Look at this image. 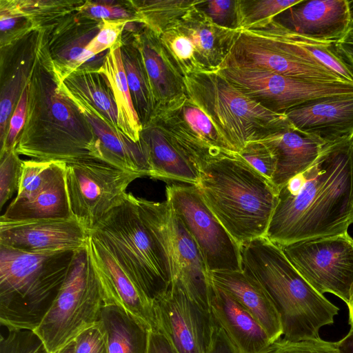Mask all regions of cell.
<instances>
[{
  "label": "cell",
  "instance_id": "obj_52",
  "mask_svg": "<svg viewBox=\"0 0 353 353\" xmlns=\"http://www.w3.org/2000/svg\"><path fill=\"white\" fill-rule=\"evenodd\" d=\"M74 341L57 353H74Z\"/></svg>",
  "mask_w": 353,
  "mask_h": 353
},
{
  "label": "cell",
  "instance_id": "obj_19",
  "mask_svg": "<svg viewBox=\"0 0 353 353\" xmlns=\"http://www.w3.org/2000/svg\"><path fill=\"white\" fill-rule=\"evenodd\" d=\"M285 114L296 130L324 145L353 139V94L314 99Z\"/></svg>",
  "mask_w": 353,
  "mask_h": 353
},
{
  "label": "cell",
  "instance_id": "obj_46",
  "mask_svg": "<svg viewBox=\"0 0 353 353\" xmlns=\"http://www.w3.org/2000/svg\"><path fill=\"white\" fill-rule=\"evenodd\" d=\"M334 50L340 60L353 73V19L345 35L334 43Z\"/></svg>",
  "mask_w": 353,
  "mask_h": 353
},
{
  "label": "cell",
  "instance_id": "obj_26",
  "mask_svg": "<svg viewBox=\"0 0 353 353\" xmlns=\"http://www.w3.org/2000/svg\"><path fill=\"white\" fill-rule=\"evenodd\" d=\"M259 141L270 150L276 159L272 183L277 189L312 165L325 146L295 129Z\"/></svg>",
  "mask_w": 353,
  "mask_h": 353
},
{
  "label": "cell",
  "instance_id": "obj_36",
  "mask_svg": "<svg viewBox=\"0 0 353 353\" xmlns=\"http://www.w3.org/2000/svg\"><path fill=\"white\" fill-rule=\"evenodd\" d=\"M0 339V353H50L32 330L10 329Z\"/></svg>",
  "mask_w": 353,
  "mask_h": 353
},
{
  "label": "cell",
  "instance_id": "obj_40",
  "mask_svg": "<svg viewBox=\"0 0 353 353\" xmlns=\"http://www.w3.org/2000/svg\"><path fill=\"white\" fill-rule=\"evenodd\" d=\"M236 1H202L199 7L216 25L235 30L236 28Z\"/></svg>",
  "mask_w": 353,
  "mask_h": 353
},
{
  "label": "cell",
  "instance_id": "obj_39",
  "mask_svg": "<svg viewBox=\"0 0 353 353\" xmlns=\"http://www.w3.org/2000/svg\"><path fill=\"white\" fill-rule=\"evenodd\" d=\"M238 154L251 167L272 182L276 169V159L262 142H249Z\"/></svg>",
  "mask_w": 353,
  "mask_h": 353
},
{
  "label": "cell",
  "instance_id": "obj_51",
  "mask_svg": "<svg viewBox=\"0 0 353 353\" xmlns=\"http://www.w3.org/2000/svg\"><path fill=\"white\" fill-rule=\"evenodd\" d=\"M347 305L349 309V323L351 328H353V287L352 288L350 299Z\"/></svg>",
  "mask_w": 353,
  "mask_h": 353
},
{
  "label": "cell",
  "instance_id": "obj_17",
  "mask_svg": "<svg viewBox=\"0 0 353 353\" xmlns=\"http://www.w3.org/2000/svg\"><path fill=\"white\" fill-rule=\"evenodd\" d=\"M88 237L74 218L0 221V245L26 252L77 251L87 246Z\"/></svg>",
  "mask_w": 353,
  "mask_h": 353
},
{
  "label": "cell",
  "instance_id": "obj_27",
  "mask_svg": "<svg viewBox=\"0 0 353 353\" xmlns=\"http://www.w3.org/2000/svg\"><path fill=\"white\" fill-rule=\"evenodd\" d=\"M65 165L41 192L30 199L16 201L0 216L2 221H21L74 218L70 208Z\"/></svg>",
  "mask_w": 353,
  "mask_h": 353
},
{
  "label": "cell",
  "instance_id": "obj_10",
  "mask_svg": "<svg viewBox=\"0 0 353 353\" xmlns=\"http://www.w3.org/2000/svg\"><path fill=\"white\" fill-rule=\"evenodd\" d=\"M165 195L209 272L242 271L240 245L208 208L195 185L171 183Z\"/></svg>",
  "mask_w": 353,
  "mask_h": 353
},
{
  "label": "cell",
  "instance_id": "obj_16",
  "mask_svg": "<svg viewBox=\"0 0 353 353\" xmlns=\"http://www.w3.org/2000/svg\"><path fill=\"white\" fill-rule=\"evenodd\" d=\"M156 330L161 332L177 353H208L214 321L177 285L152 301Z\"/></svg>",
  "mask_w": 353,
  "mask_h": 353
},
{
  "label": "cell",
  "instance_id": "obj_23",
  "mask_svg": "<svg viewBox=\"0 0 353 353\" xmlns=\"http://www.w3.org/2000/svg\"><path fill=\"white\" fill-rule=\"evenodd\" d=\"M210 281L230 294L262 325L273 343L283 336L281 317L262 287L242 271L209 272Z\"/></svg>",
  "mask_w": 353,
  "mask_h": 353
},
{
  "label": "cell",
  "instance_id": "obj_2",
  "mask_svg": "<svg viewBox=\"0 0 353 353\" xmlns=\"http://www.w3.org/2000/svg\"><path fill=\"white\" fill-rule=\"evenodd\" d=\"M242 270L265 290L281 317L283 339L320 338V329L334 323L339 307L314 289L266 236L241 245Z\"/></svg>",
  "mask_w": 353,
  "mask_h": 353
},
{
  "label": "cell",
  "instance_id": "obj_25",
  "mask_svg": "<svg viewBox=\"0 0 353 353\" xmlns=\"http://www.w3.org/2000/svg\"><path fill=\"white\" fill-rule=\"evenodd\" d=\"M148 30L140 38L139 52L157 110L181 97L186 91L184 77L162 45L158 35Z\"/></svg>",
  "mask_w": 353,
  "mask_h": 353
},
{
  "label": "cell",
  "instance_id": "obj_47",
  "mask_svg": "<svg viewBox=\"0 0 353 353\" xmlns=\"http://www.w3.org/2000/svg\"><path fill=\"white\" fill-rule=\"evenodd\" d=\"M208 353H239L223 330L214 321L212 340Z\"/></svg>",
  "mask_w": 353,
  "mask_h": 353
},
{
  "label": "cell",
  "instance_id": "obj_31",
  "mask_svg": "<svg viewBox=\"0 0 353 353\" xmlns=\"http://www.w3.org/2000/svg\"><path fill=\"white\" fill-rule=\"evenodd\" d=\"M202 0H150L137 2V18L157 35L175 24Z\"/></svg>",
  "mask_w": 353,
  "mask_h": 353
},
{
  "label": "cell",
  "instance_id": "obj_20",
  "mask_svg": "<svg viewBox=\"0 0 353 353\" xmlns=\"http://www.w3.org/2000/svg\"><path fill=\"white\" fill-rule=\"evenodd\" d=\"M274 19L305 37L334 43L345 35L352 20L348 0H302Z\"/></svg>",
  "mask_w": 353,
  "mask_h": 353
},
{
  "label": "cell",
  "instance_id": "obj_12",
  "mask_svg": "<svg viewBox=\"0 0 353 353\" xmlns=\"http://www.w3.org/2000/svg\"><path fill=\"white\" fill-rule=\"evenodd\" d=\"M319 292L332 293L347 304L353 287V239L347 232L280 246Z\"/></svg>",
  "mask_w": 353,
  "mask_h": 353
},
{
  "label": "cell",
  "instance_id": "obj_44",
  "mask_svg": "<svg viewBox=\"0 0 353 353\" xmlns=\"http://www.w3.org/2000/svg\"><path fill=\"white\" fill-rule=\"evenodd\" d=\"M21 77L16 75L6 85L2 91L1 100V113H0V138H1V147L3 146L6 133L5 129L8 119L12 110L13 103L16 99L18 93L19 88L20 85Z\"/></svg>",
  "mask_w": 353,
  "mask_h": 353
},
{
  "label": "cell",
  "instance_id": "obj_37",
  "mask_svg": "<svg viewBox=\"0 0 353 353\" xmlns=\"http://www.w3.org/2000/svg\"><path fill=\"white\" fill-rule=\"evenodd\" d=\"M127 20L104 21L103 26L90 41L77 60L74 71L77 67L88 61L93 57L114 46L116 39L124 28Z\"/></svg>",
  "mask_w": 353,
  "mask_h": 353
},
{
  "label": "cell",
  "instance_id": "obj_22",
  "mask_svg": "<svg viewBox=\"0 0 353 353\" xmlns=\"http://www.w3.org/2000/svg\"><path fill=\"white\" fill-rule=\"evenodd\" d=\"M68 99L92 126L103 162L143 176H150L148 157L141 140L134 142L90 106L77 99Z\"/></svg>",
  "mask_w": 353,
  "mask_h": 353
},
{
  "label": "cell",
  "instance_id": "obj_29",
  "mask_svg": "<svg viewBox=\"0 0 353 353\" xmlns=\"http://www.w3.org/2000/svg\"><path fill=\"white\" fill-rule=\"evenodd\" d=\"M95 71H73L61 79V91L90 106L114 128L117 126L118 112L112 92L106 81Z\"/></svg>",
  "mask_w": 353,
  "mask_h": 353
},
{
  "label": "cell",
  "instance_id": "obj_3",
  "mask_svg": "<svg viewBox=\"0 0 353 353\" xmlns=\"http://www.w3.org/2000/svg\"><path fill=\"white\" fill-rule=\"evenodd\" d=\"M195 185L208 208L239 245L266 236L278 189L238 153L203 164Z\"/></svg>",
  "mask_w": 353,
  "mask_h": 353
},
{
  "label": "cell",
  "instance_id": "obj_42",
  "mask_svg": "<svg viewBox=\"0 0 353 353\" xmlns=\"http://www.w3.org/2000/svg\"><path fill=\"white\" fill-rule=\"evenodd\" d=\"M26 103L27 90L25 89L21 94L12 115L3 145L1 148V153L16 148V139L25 121Z\"/></svg>",
  "mask_w": 353,
  "mask_h": 353
},
{
  "label": "cell",
  "instance_id": "obj_49",
  "mask_svg": "<svg viewBox=\"0 0 353 353\" xmlns=\"http://www.w3.org/2000/svg\"><path fill=\"white\" fill-rule=\"evenodd\" d=\"M147 353H177L165 336L158 330L149 334Z\"/></svg>",
  "mask_w": 353,
  "mask_h": 353
},
{
  "label": "cell",
  "instance_id": "obj_38",
  "mask_svg": "<svg viewBox=\"0 0 353 353\" xmlns=\"http://www.w3.org/2000/svg\"><path fill=\"white\" fill-rule=\"evenodd\" d=\"M265 353H339L336 342L321 338L292 341L281 338L270 345Z\"/></svg>",
  "mask_w": 353,
  "mask_h": 353
},
{
  "label": "cell",
  "instance_id": "obj_5",
  "mask_svg": "<svg viewBox=\"0 0 353 353\" xmlns=\"http://www.w3.org/2000/svg\"><path fill=\"white\" fill-rule=\"evenodd\" d=\"M88 234L112 254L150 301L170 288L168 261L148 219L143 198L125 192Z\"/></svg>",
  "mask_w": 353,
  "mask_h": 353
},
{
  "label": "cell",
  "instance_id": "obj_6",
  "mask_svg": "<svg viewBox=\"0 0 353 353\" xmlns=\"http://www.w3.org/2000/svg\"><path fill=\"white\" fill-rule=\"evenodd\" d=\"M188 95L211 118L236 152L247 143L294 129L285 114L244 94L218 72L184 77Z\"/></svg>",
  "mask_w": 353,
  "mask_h": 353
},
{
  "label": "cell",
  "instance_id": "obj_18",
  "mask_svg": "<svg viewBox=\"0 0 353 353\" xmlns=\"http://www.w3.org/2000/svg\"><path fill=\"white\" fill-rule=\"evenodd\" d=\"M88 248L101 284L105 305L117 306L150 331L156 330L152 301L137 286L112 254L90 234Z\"/></svg>",
  "mask_w": 353,
  "mask_h": 353
},
{
  "label": "cell",
  "instance_id": "obj_11",
  "mask_svg": "<svg viewBox=\"0 0 353 353\" xmlns=\"http://www.w3.org/2000/svg\"><path fill=\"white\" fill-rule=\"evenodd\" d=\"M65 183L73 217L90 231L117 205L128 185L143 176L95 161L65 163Z\"/></svg>",
  "mask_w": 353,
  "mask_h": 353
},
{
  "label": "cell",
  "instance_id": "obj_28",
  "mask_svg": "<svg viewBox=\"0 0 353 353\" xmlns=\"http://www.w3.org/2000/svg\"><path fill=\"white\" fill-rule=\"evenodd\" d=\"M103 77L116 102L119 130L134 142L141 139L143 125L134 108L119 46H113L96 70Z\"/></svg>",
  "mask_w": 353,
  "mask_h": 353
},
{
  "label": "cell",
  "instance_id": "obj_13",
  "mask_svg": "<svg viewBox=\"0 0 353 353\" xmlns=\"http://www.w3.org/2000/svg\"><path fill=\"white\" fill-rule=\"evenodd\" d=\"M233 31L214 23L199 4L158 37L185 77L217 72Z\"/></svg>",
  "mask_w": 353,
  "mask_h": 353
},
{
  "label": "cell",
  "instance_id": "obj_48",
  "mask_svg": "<svg viewBox=\"0 0 353 353\" xmlns=\"http://www.w3.org/2000/svg\"><path fill=\"white\" fill-rule=\"evenodd\" d=\"M52 112L65 127L72 128L74 114L71 107L59 96H54L52 101Z\"/></svg>",
  "mask_w": 353,
  "mask_h": 353
},
{
  "label": "cell",
  "instance_id": "obj_21",
  "mask_svg": "<svg viewBox=\"0 0 353 353\" xmlns=\"http://www.w3.org/2000/svg\"><path fill=\"white\" fill-rule=\"evenodd\" d=\"M209 305L214 321L239 353H265L272 343L259 322L230 294L211 281Z\"/></svg>",
  "mask_w": 353,
  "mask_h": 353
},
{
  "label": "cell",
  "instance_id": "obj_32",
  "mask_svg": "<svg viewBox=\"0 0 353 353\" xmlns=\"http://www.w3.org/2000/svg\"><path fill=\"white\" fill-rule=\"evenodd\" d=\"M121 56L134 108L136 105L141 122L148 125L156 110V103L141 57L140 54L139 57L128 55L125 50L121 51Z\"/></svg>",
  "mask_w": 353,
  "mask_h": 353
},
{
  "label": "cell",
  "instance_id": "obj_53",
  "mask_svg": "<svg viewBox=\"0 0 353 353\" xmlns=\"http://www.w3.org/2000/svg\"><path fill=\"white\" fill-rule=\"evenodd\" d=\"M350 9L351 12L352 19H353V0L349 1Z\"/></svg>",
  "mask_w": 353,
  "mask_h": 353
},
{
  "label": "cell",
  "instance_id": "obj_7",
  "mask_svg": "<svg viewBox=\"0 0 353 353\" xmlns=\"http://www.w3.org/2000/svg\"><path fill=\"white\" fill-rule=\"evenodd\" d=\"M225 68L261 69L320 83L348 82L298 47L275 19L263 28L234 30L219 70Z\"/></svg>",
  "mask_w": 353,
  "mask_h": 353
},
{
  "label": "cell",
  "instance_id": "obj_1",
  "mask_svg": "<svg viewBox=\"0 0 353 353\" xmlns=\"http://www.w3.org/2000/svg\"><path fill=\"white\" fill-rule=\"evenodd\" d=\"M353 223V139L325 145L278 189L266 237L279 246L347 232Z\"/></svg>",
  "mask_w": 353,
  "mask_h": 353
},
{
  "label": "cell",
  "instance_id": "obj_43",
  "mask_svg": "<svg viewBox=\"0 0 353 353\" xmlns=\"http://www.w3.org/2000/svg\"><path fill=\"white\" fill-rule=\"evenodd\" d=\"M85 16L105 21L124 20L130 17L121 7L86 1L79 8Z\"/></svg>",
  "mask_w": 353,
  "mask_h": 353
},
{
  "label": "cell",
  "instance_id": "obj_4",
  "mask_svg": "<svg viewBox=\"0 0 353 353\" xmlns=\"http://www.w3.org/2000/svg\"><path fill=\"white\" fill-rule=\"evenodd\" d=\"M76 251L30 253L0 245V322L35 330L51 307Z\"/></svg>",
  "mask_w": 353,
  "mask_h": 353
},
{
  "label": "cell",
  "instance_id": "obj_35",
  "mask_svg": "<svg viewBox=\"0 0 353 353\" xmlns=\"http://www.w3.org/2000/svg\"><path fill=\"white\" fill-rule=\"evenodd\" d=\"M0 161V208L18 191L23 161L16 148L1 153Z\"/></svg>",
  "mask_w": 353,
  "mask_h": 353
},
{
  "label": "cell",
  "instance_id": "obj_30",
  "mask_svg": "<svg viewBox=\"0 0 353 353\" xmlns=\"http://www.w3.org/2000/svg\"><path fill=\"white\" fill-rule=\"evenodd\" d=\"M99 323L108 353H147L150 331L121 308L104 306Z\"/></svg>",
  "mask_w": 353,
  "mask_h": 353
},
{
  "label": "cell",
  "instance_id": "obj_33",
  "mask_svg": "<svg viewBox=\"0 0 353 353\" xmlns=\"http://www.w3.org/2000/svg\"><path fill=\"white\" fill-rule=\"evenodd\" d=\"M302 0H236V28H263Z\"/></svg>",
  "mask_w": 353,
  "mask_h": 353
},
{
  "label": "cell",
  "instance_id": "obj_50",
  "mask_svg": "<svg viewBox=\"0 0 353 353\" xmlns=\"http://www.w3.org/2000/svg\"><path fill=\"white\" fill-rule=\"evenodd\" d=\"M336 344L339 353H353V328Z\"/></svg>",
  "mask_w": 353,
  "mask_h": 353
},
{
  "label": "cell",
  "instance_id": "obj_14",
  "mask_svg": "<svg viewBox=\"0 0 353 353\" xmlns=\"http://www.w3.org/2000/svg\"><path fill=\"white\" fill-rule=\"evenodd\" d=\"M217 72L244 94L279 114L314 99L353 94L350 82L310 81L256 68H225Z\"/></svg>",
  "mask_w": 353,
  "mask_h": 353
},
{
  "label": "cell",
  "instance_id": "obj_45",
  "mask_svg": "<svg viewBox=\"0 0 353 353\" xmlns=\"http://www.w3.org/2000/svg\"><path fill=\"white\" fill-rule=\"evenodd\" d=\"M96 30L92 31L68 44L59 54L61 61L72 72L77 60L84 51L90 41L97 35Z\"/></svg>",
  "mask_w": 353,
  "mask_h": 353
},
{
  "label": "cell",
  "instance_id": "obj_9",
  "mask_svg": "<svg viewBox=\"0 0 353 353\" xmlns=\"http://www.w3.org/2000/svg\"><path fill=\"white\" fill-rule=\"evenodd\" d=\"M143 204L167 259L171 283L179 286L210 313L209 271L196 242L168 201L156 202L143 198Z\"/></svg>",
  "mask_w": 353,
  "mask_h": 353
},
{
  "label": "cell",
  "instance_id": "obj_41",
  "mask_svg": "<svg viewBox=\"0 0 353 353\" xmlns=\"http://www.w3.org/2000/svg\"><path fill=\"white\" fill-rule=\"evenodd\" d=\"M74 353H108L106 338L99 323L77 336Z\"/></svg>",
  "mask_w": 353,
  "mask_h": 353
},
{
  "label": "cell",
  "instance_id": "obj_8",
  "mask_svg": "<svg viewBox=\"0 0 353 353\" xmlns=\"http://www.w3.org/2000/svg\"><path fill=\"white\" fill-rule=\"evenodd\" d=\"M103 301L88 245L77 250L51 307L34 331L50 353H57L99 323Z\"/></svg>",
  "mask_w": 353,
  "mask_h": 353
},
{
  "label": "cell",
  "instance_id": "obj_34",
  "mask_svg": "<svg viewBox=\"0 0 353 353\" xmlns=\"http://www.w3.org/2000/svg\"><path fill=\"white\" fill-rule=\"evenodd\" d=\"M65 164L61 161L39 159L23 161L19 186L14 200H28L35 196L50 183Z\"/></svg>",
  "mask_w": 353,
  "mask_h": 353
},
{
  "label": "cell",
  "instance_id": "obj_24",
  "mask_svg": "<svg viewBox=\"0 0 353 353\" xmlns=\"http://www.w3.org/2000/svg\"><path fill=\"white\" fill-rule=\"evenodd\" d=\"M150 165V177L166 183L196 185L199 171L161 129L148 123L141 134Z\"/></svg>",
  "mask_w": 353,
  "mask_h": 353
},
{
  "label": "cell",
  "instance_id": "obj_15",
  "mask_svg": "<svg viewBox=\"0 0 353 353\" xmlns=\"http://www.w3.org/2000/svg\"><path fill=\"white\" fill-rule=\"evenodd\" d=\"M150 123L173 140L199 171L212 159L238 153L208 114L187 93L157 108Z\"/></svg>",
  "mask_w": 353,
  "mask_h": 353
}]
</instances>
